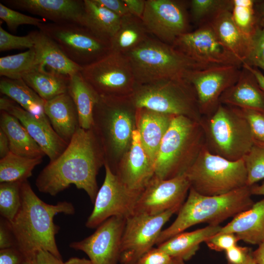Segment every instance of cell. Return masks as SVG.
<instances>
[{"mask_svg": "<svg viewBox=\"0 0 264 264\" xmlns=\"http://www.w3.org/2000/svg\"><path fill=\"white\" fill-rule=\"evenodd\" d=\"M104 164L103 151L93 129L79 128L64 151L42 170L35 184L40 192L51 196L74 184L84 190L93 203L99 190L97 176Z\"/></svg>", "mask_w": 264, "mask_h": 264, "instance_id": "cell-1", "label": "cell"}, {"mask_svg": "<svg viewBox=\"0 0 264 264\" xmlns=\"http://www.w3.org/2000/svg\"><path fill=\"white\" fill-rule=\"evenodd\" d=\"M75 208L71 202L60 201L49 204L40 198L27 180L21 187V204L13 220L9 222L16 247L25 260L31 262L40 250L47 251L57 258L62 257L55 236L60 227L53 220L60 213L72 215Z\"/></svg>", "mask_w": 264, "mask_h": 264, "instance_id": "cell-2", "label": "cell"}, {"mask_svg": "<svg viewBox=\"0 0 264 264\" xmlns=\"http://www.w3.org/2000/svg\"><path fill=\"white\" fill-rule=\"evenodd\" d=\"M137 110L129 96H99L94 107L92 129L102 147L104 165L114 173L131 146Z\"/></svg>", "mask_w": 264, "mask_h": 264, "instance_id": "cell-3", "label": "cell"}, {"mask_svg": "<svg viewBox=\"0 0 264 264\" xmlns=\"http://www.w3.org/2000/svg\"><path fill=\"white\" fill-rule=\"evenodd\" d=\"M252 195L250 186H248L215 196L202 195L190 187L177 217L161 231L156 244L158 245L197 224L220 225L228 218L250 209L254 203Z\"/></svg>", "mask_w": 264, "mask_h": 264, "instance_id": "cell-4", "label": "cell"}, {"mask_svg": "<svg viewBox=\"0 0 264 264\" xmlns=\"http://www.w3.org/2000/svg\"><path fill=\"white\" fill-rule=\"evenodd\" d=\"M204 145V132L199 122L175 116L160 145L154 176L169 179L185 174Z\"/></svg>", "mask_w": 264, "mask_h": 264, "instance_id": "cell-5", "label": "cell"}, {"mask_svg": "<svg viewBox=\"0 0 264 264\" xmlns=\"http://www.w3.org/2000/svg\"><path fill=\"white\" fill-rule=\"evenodd\" d=\"M200 123L206 149L226 159L243 158L254 143L248 122L240 108L220 104L212 114L202 116Z\"/></svg>", "mask_w": 264, "mask_h": 264, "instance_id": "cell-6", "label": "cell"}, {"mask_svg": "<svg viewBox=\"0 0 264 264\" xmlns=\"http://www.w3.org/2000/svg\"><path fill=\"white\" fill-rule=\"evenodd\" d=\"M125 55L137 85L164 79L184 78L190 71L205 68L172 45L149 37Z\"/></svg>", "mask_w": 264, "mask_h": 264, "instance_id": "cell-7", "label": "cell"}, {"mask_svg": "<svg viewBox=\"0 0 264 264\" xmlns=\"http://www.w3.org/2000/svg\"><path fill=\"white\" fill-rule=\"evenodd\" d=\"M129 97L138 109L184 116L199 122L202 118L195 89L184 78L137 85Z\"/></svg>", "mask_w": 264, "mask_h": 264, "instance_id": "cell-8", "label": "cell"}, {"mask_svg": "<svg viewBox=\"0 0 264 264\" xmlns=\"http://www.w3.org/2000/svg\"><path fill=\"white\" fill-rule=\"evenodd\" d=\"M185 175L191 187L204 196H220L247 186L243 158L226 159L211 153L205 145Z\"/></svg>", "mask_w": 264, "mask_h": 264, "instance_id": "cell-9", "label": "cell"}, {"mask_svg": "<svg viewBox=\"0 0 264 264\" xmlns=\"http://www.w3.org/2000/svg\"><path fill=\"white\" fill-rule=\"evenodd\" d=\"M39 30L51 38L73 63L83 67L110 52V42L76 23L43 22Z\"/></svg>", "mask_w": 264, "mask_h": 264, "instance_id": "cell-10", "label": "cell"}, {"mask_svg": "<svg viewBox=\"0 0 264 264\" xmlns=\"http://www.w3.org/2000/svg\"><path fill=\"white\" fill-rule=\"evenodd\" d=\"M80 72L99 96L129 97L137 86L128 57L112 51L83 67Z\"/></svg>", "mask_w": 264, "mask_h": 264, "instance_id": "cell-11", "label": "cell"}, {"mask_svg": "<svg viewBox=\"0 0 264 264\" xmlns=\"http://www.w3.org/2000/svg\"><path fill=\"white\" fill-rule=\"evenodd\" d=\"M104 167L105 179L86 223L88 228H96L112 217L127 219L132 215L142 192L129 188L107 165L105 164Z\"/></svg>", "mask_w": 264, "mask_h": 264, "instance_id": "cell-12", "label": "cell"}, {"mask_svg": "<svg viewBox=\"0 0 264 264\" xmlns=\"http://www.w3.org/2000/svg\"><path fill=\"white\" fill-rule=\"evenodd\" d=\"M179 209H173L155 215L133 214L126 219L120 248L121 264H134L153 248L163 226Z\"/></svg>", "mask_w": 264, "mask_h": 264, "instance_id": "cell-13", "label": "cell"}, {"mask_svg": "<svg viewBox=\"0 0 264 264\" xmlns=\"http://www.w3.org/2000/svg\"><path fill=\"white\" fill-rule=\"evenodd\" d=\"M189 2L180 0H146L142 20L150 34L172 45L180 35L189 32Z\"/></svg>", "mask_w": 264, "mask_h": 264, "instance_id": "cell-14", "label": "cell"}, {"mask_svg": "<svg viewBox=\"0 0 264 264\" xmlns=\"http://www.w3.org/2000/svg\"><path fill=\"white\" fill-rule=\"evenodd\" d=\"M242 66L225 65L190 71L185 79L194 87L202 116L212 114L222 93L238 80Z\"/></svg>", "mask_w": 264, "mask_h": 264, "instance_id": "cell-15", "label": "cell"}, {"mask_svg": "<svg viewBox=\"0 0 264 264\" xmlns=\"http://www.w3.org/2000/svg\"><path fill=\"white\" fill-rule=\"evenodd\" d=\"M172 45L197 63L206 67L242 63L219 41L209 24L179 36Z\"/></svg>", "mask_w": 264, "mask_h": 264, "instance_id": "cell-16", "label": "cell"}, {"mask_svg": "<svg viewBox=\"0 0 264 264\" xmlns=\"http://www.w3.org/2000/svg\"><path fill=\"white\" fill-rule=\"evenodd\" d=\"M190 187L185 174L169 179L154 176L142 191L134 214L155 215L171 209H180Z\"/></svg>", "mask_w": 264, "mask_h": 264, "instance_id": "cell-17", "label": "cell"}, {"mask_svg": "<svg viewBox=\"0 0 264 264\" xmlns=\"http://www.w3.org/2000/svg\"><path fill=\"white\" fill-rule=\"evenodd\" d=\"M126 220L123 217H111L99 225L91 235L72 242L69 246L86 253L92 264H118Z\"/></svg>", "mask_w": 264, "mask_h": 264, "instance_id": "cell-18", "label": "cell"}, {"mask_svg": "<svg viewBox=\"0 0 264 264\" xmlns=\"http://www.w3.org/2000/svg\"><path fill=\"white\" fill-rule=\"evenodd\" d=\"M0 109L20 121L48 157L49 162L56 159L67 147L68 144L59 136L49 121L37 118L8 97H0Z\"/></svg>", "mask_w": 264, "mask_h": 264, "instance_id": "cell-19", "label": "cell"}, {"mask_svg": "<svg viewBox=\"0 0 264 264\" xmlns=\"http://www.w3.org/2000/svg\"><path fill=\"white\" fill-rule=\"evenodd\" d=\"M115 174L129 188L142 192L154 174V165L142 144L136 129L128 151L119 162Z\"/></svg>", "mask_w": 264, "mask_h": 264, "instance_id": "cell-20", "label": "cell"}, {"mask_svg": "<svg viewBox=\"0 0 264 264\" xmlns=\"http://www.w3.org/2000/svg\"><path fill=\"white\" fill-rule=\"evenodd\" d=\"M7 5L38 15L54 23L83 24L84 0H6Z\"/></svg>", "mask_w": 264, "mask_h": 264, "instance_id": "cell-21", "label": "cell"}, {"mask_svg": "<svg viewBox=\"0 0 264 264\" xmlns=\"http://www.w3.org/2000/svg\"><path fill=\"white\" fill-rule=\"evenodd\" d=\"M220 102L264 112V89L248 67L242 65L238 80L222 93Z\"/></svg>", "mask_w": 264, "mask_h": 264, "instance_id": "cell-22", "label": "cell"}, {"mask_svg": "<svg viewBox=\"0 0 264 264\" xmlns=\"http://www.w3.org/2000/svg\"><path fill=\"white\" fill-rule=\"evenodd\" d=\"M175 116L137 108L136 129L143 147L154 165L162 140Z\"/></svg>", "mask_w": 264, "mask_h": 264, "instance_id": "cell-23", "label": "cell"}, {"mask_svg": "<svg viewBox=\"0 0 264 264\" xmlns=\"http://www.w3.org/2000/svg\"><path fill=\"white\" fill-rule=\"evenodd\" d=\"M44 111L54 131L68 144L80 128L77 110L69 94L45 101Z\"/></svg>", "mask_w": 264, "mask_h": 264, "instance_id": "cell-24", "label": "cell"}, {"mask_svg": "<svg viewBox=\"0 0 264 264\" xmlns=\"http://www.w3.org/2000/svg\"><path fill=\"white\" fill-rule=\"evenodd\" d=\"M218 233H233L240 241L259 245L264 242V198L238 214Z\"/></svg>", "mask_w": 264, "mask_h": 264, "instance_id": "cell-25", "label": "cell"}, {"mask_svg": "<svg viewBox=\"0 0 264 264\" xmlns=\"http://www.w3.org/2000/svg\"><path fill=\"white\" fill-rule=\"evenodd\" d=\"M29 33L34 43L37 65L70 77L82 70V67L71 61L58 45L42 31H33Z\"/></svg>", "mask_w": 264, "mask_h": 264, "instance_id": "cell-26", "label": "cell"}, {"mask_svg": "<svg viewBox=\"0 0 264 264\" xmlns=\"http://www.w3.org/2000/svg\"><path fill=\"white\" fill-rule=\"evenodd\" d=\"M220 225H208L196 230L181 232L157 245V247L173 258L187 261L194 256L200 244L219 233Z\"/></svg>", "mask_w": 264, "mask_h": 264, "instance_id": "cell-27", "label": "cell"}, {"mask_svg": "<svg viewBox=\"0 0 264 264\" xmlns=\"http://www.w3.org/2000/svg\"><path fill=\"white\" fill-rule=\"evenodd\" d=\"M0 129L7 135L12 153L31 158L45 155L20 121L4 110H0Z\"/></svg>", "mask_w": 264, "mask_h": 264, "instance_id": "cell-28", "label": "cell"}, {"mask_svg": "<svg viewBox=\"0 0 264 264\" xmlns=\"http://www.w3.org/2000/svg\"><path fill=\"white\" fill-rule=\"evenodd\" d=\"M70 77L36 65L22 79L45 101L68 92Z\"/></svg>", "mask_w": 264, "mask_h": 264, "instance_id": "cell-29", "label": "cell"}, {"mask_svg": "<svg viewBox=\"0 0 264 264\" xmlns=\"http://www.w3.org/2000/svg\"><path fill=\"white\" fill-rule=\"evenodd\" d=\"M220 42L243 63L245 60L249 39L246 38L235 24L231 10L220 13L208 23Z\"/></svg>", "mask_w": 264, "mask_h": 264, "instance_id": "cell-30", "label": "cell"}, {"mask_svg": "<svg viewBox=\"0 0 264 264\" xmlns=\"http://www.w3.org/2000/svg\"><path fill=\"white\" fill-rule=\"evenodd\" d=\"M0 91L37 118L49 121L44 111L45 101L23 79H11L2 77L0 80Z\"/></svg>", "mask_w": 264, "mask_h": 264, "instance_id": "cell-31", "label": "cell"}, {"mask_svg": "<svg viewBox=\"0 0 264 264\" xmlns=\"http://www.w3.org/2000/svg\"><path fill=\"white\" fill-rule=\"evenodd\" d=\"M84 2L83 25L98 37L110 42L120 26L121 17L95 0H84Z\"/></svg>", "mask_w": 264, "mask_h": 264, "instance_id": "cell-32", "label": "cell"}, {"mask_svg": "<svg viewBox=\"0 0 264 264\" xmlns=\"http://www.w3.org/2000/svg\"><path fill=\"white\" fill-rule=\"evenodd\" d=\"M149 34L142 19L131 14L122 17L110 41V51L126 55L148 39Z\"/></svg>", "mask_w": 264, "mask_h": 264, "instance_id": "cell-33", "label": "cell"}, {"mask_svg": "<svg viewBox=\"0 0 264 264\" xmlns=\"http://www.w3.org/2000/svg\"><path fill=\"white\" fill-rule=\"evenodd\" d=\"M80 72L70 77L68 93L76 107L80 128L89 130L93 126L94 108L99 96L86 82Z\"/></svg>", "mask_w": 264, "mask_h": 264, "instance_id": "cell-34", "label": "cell"}, {"mask_svg": "<svg viewBox=\"0 0 264 264\" xmlns=\"http://www.w3.org/2000/svg\"><path fill=\"white\" fill-rule=\"evenodd\" d=\"M42 159L23 157L10 152L0 159V183L27 180L32 175L35 167L42 163Z\"/></svg>", "mask_w": 264, "mask_h": 264, "instance_id": "cell-35", "label": "cell"}, {"mask_svg": "<svg viewBox=\"0 0 264 264\" xmlns=\"http://www.w3.org/2000/svg\"><path fill=\"white\" fill-rule=\"evenodd\" d=\"M34 48L0 58V75L11 79H20L36 65Z\"/></svg>", "mask_w": 264, "mask_h": 264, "instance_id": "cell-36", "label": "cell"}, {"mask_svg": "<svg viewBox=\"0 0 264 264\" xmlns=\"http://www.w3.org/2000/svg\"><path fill=\"white\" fill-rule=\"evenodd\" d=\"M232 19L242 33L249 39L260 26L256 0H232Z\"/></svg>", "mask_w": 264, "mask_h": 264, "instance_id": "cell-37", "label": "cell"}, {"mask_svg": "<svg viewBox=\"0 0 264 264\" xmlns=\"http://www.w3.org/2000/svg\"><path fill=\"white\" fill-rule=\"evenodd\" d=\"M190 15L198 27L209 23L220 13L232 10V0H191Z\"/></svg>", "mask_w": 264, "mask_h": 264, "instance_id": "cell-38", "label": "cell"}, {"mask_svg": "<svg viewBox=\"0 0 264 264\" xmlns=\"http://www.w3.org/2000/svg\"><path fill=\"white\" fill-rule=\"evenodd\" d=\"M23 182L0 183V214L9 222L13 220L21 206V187Z\"/></svg>", "mask_w": 264, "mask_h": 264, "instance_id": "cell-39", "label": "cell"}, {"mask_svg": "<svg viewBox=\"0 0 264 264\" xmlns=\"http://www.w3.org/2000/svg\"><path fill=\"white\" fill-rule=\"evenodd\" d=\"M243 158L247 170V186H251L264 178V142L254 140Z\"/></svg>", "mask_w": 264, "mask_h": 264, "instance_id": "cell-40", "label": "cell"}, {"mask_svg": "<svg viewBox=\"0 0 264 264\" xmlns=\"http://www.w3.org/2000/svg\"><path fill=\"white\" fill-rule=\"evenodd\" d=\"M242 65L264 71V29L260 26L249 38L246 55Z\"/></svg>", "mask_w": 264, "mask_h": 264, "instance_id": "cell-41", "label": "cell"}, {"mask_svg": "<svg viewBox=\"0 0 264 264\" xmlns=\"http://www.w3.org/2000/svg\"><path fill=\"white\" fill-rule=\"evenodd\" d=\"M0 18L6 24L8 28L15 32L23 24H29L39 27L46 21L22 14L0 2Z\"/></svg>", "mask_w": 264, "mask_h": 264, "instance_id": "cell-42", "label": "cell"}, {"mask_svg": "<svg viewBox=\"0 0 264 264\" xmlns=\"http://www.w3.org/2000/svg\"><path fill=\"white\" fill-rule=\"evenodd\" d=\"M33 46V41L29 33L26 36H16L8 33L0 26V51L24 48L29 49Z\"/></svg>", "mask_w": 264, "mask_h": 264, "instance_id": "cell-43", "label": "cell"}, {"mask_svg": "<svg viewBox=\"0 0 264 264\" xmlns=\"http://www.w3.org/2000/svg\"><path fill=\"white\" fill-rule=\"evenodd\" d=\"M241 109L248 122L254 140L264 142V112L252 110Z\"/></svg>", "mask_w": 264, "mask_h": 264, "instance_id": "cell-44", "label": "cell"}, {"mask_svg": "<svg viewBox=\"0 0 264 264\" xmlns=\"http://www.w3.org/2000/svg\"><path fill=\"white\" fill-rule=\"evenodd\" d=\"M240 241L233 233H217L207 239L204 242L208 247L216 251H226L237 245Z\"/></svg>", "mask_w": 264, "mask_h": 264, "instance_id": "cell-45", "label": "cell"}, {"mask_svg": "<svg viewBox=\"0 0 264 264\" xmlns=\"http://www.w3.org/2000/svg\"><path fill=\"white\" fill-rule=\"evenodd\" d=\"M173 259L157 247H153L141 256L134 264H171Z\"/></svg>", "mask_w": 264, "mask_h": 264, "instance_id": "cell-46", "label": "cell"}, {"mask_svg": "<svg viewBox=\"0 0 264 264\" xmlns=\"http://www.w3.org/2000/svg\"><path fill=\"white\" fill-rule=\"evenodd\" d=\"M252 251L248 247H232L225 251L227 264H245Z\"/></svg>", "mask_w": 264, "mask_h": 264, "instance_id": "cell-47", "label": "cell"}, {"mask_svg": "<svg viewBox=\"0 0 264 264\" xmlns=\"http://www.w3.org/2000/svg\"><path fill=\"white\" fill-rule=\"evenodd\" d=\"M15 247V241L9 222L3 218L0 221V249Z\"/></svg>", "mask_w": 264, "mask_h": 264, "instance_id": "cell-48", "label": "cell"}, {"mask_svg": "<svg viewBox=\"0 0 264 264\" xmlns=\"http://www.w3.org/2000/svg\"><path fill=\"white\" fill-rule=\"evenodd\" d=\"M25 261L15 247L0 250V264H22Z\"/></svg>", "mask_w": 264, "mask_h": 264, "instance_id": "cell-49", "label": "cell"}, {"mask_svg": "<svg viewBox=\"0 0 264 264\" xmlns=\"http://www.w3.org/2000/svg\"><path fill=\"white\" fill-rule=\"evenodd\" d=\"M95 1L120 17L131 14L123 0H95Z\"/></svg>", "mask_w": 264, "mask_h": 264, "instance_id": "cell-50", "label": "cell"}, {"mask_svg": "<svg viewBox=\"0 0 264 264\" xmlns=\"http://www.w3.org/2000/svg\"><path fill=\"white\" fill-rule=\"evenodd\" d=\"M32 264H65L62 259L57 258L50 252L39 250L31 261Z\"/></svg>", "mask_w": 264, "mask_h": 264, "instance_id": "cell-51", "label": "cell"}, {"mask_svg": "<svg viewBox=\"0 0 264 264\" xmlns=\"http://www.w3.org/2000/svg\"><path fill=\"white\" fill-rule=\"evenodd\" d=\"M130 13L142 19L144 12L146 0H123Z\"/></svg>", "mask_w": 264, "mask_h": 264, "instance_id": "cell-52", "label": "cell"}, {"mask_svg": "<svg viewBox=\"0 0 264 264\" xmlns=\"http://www.w3.org/2000/svg\"><path fill=\"white\" fill-rule=\"evenodd\" d=\"M10 152L9 142L4 132L0 129V158H2Z\"/></svg>", "mask_w": 264, "mask_h": 264, "instance_id": "cell-53", "label": "cell"}, {"mask_svg": "<svg viewBox=\"0 0 264 264\" xmlns=\"http://www.w3.org/2000/svg\"><path fill=\"white\" fill-rule=\"evenodd\" d=\"M252 255L256 264H264V242L255 250L252 251Z\"/></svg>", "mask_w": 264, "mask_h": 264, "instance_id": "cell-54", "label": "cell"}, {"mask_svg": "<svg viewBox=\"0 0 264 264\" xmlns=\"http://www.w3.org/2000/svg\"><path fill=\"white\" fill-rule=\"evenodd\" d=\"M255 7L259 25L264 29V0H256Z\"/></svg>", "mask_w": 264, "mask_h": 264, "instance_id": "cell-55", "label": "cell"}, {"mask_svg": "<svg viewBox=\"0 0 264 264\" xmlns=\"http://www.w3.org/2000/svg\"><path fill=\"white\" fill-rule=\"evenodd\" d=\"M256 77L260 85L264 89V75L258 69L246 65Z\"/></svg>", "mask_w": 264, "mask_h": 264, "instance_id": "cell-56", "label": "cell"}, {"mask_svg": "<svg viewBox=\"0 0 264 264\" xmlns=\"http://www.w3.org/2000/svg\"><path fill=\"white\" fill-rule=\"evenodd\" d=\"M65 264H92L89 259L84 258L72 257L65 262Z\"/></svg>", "mask_w": 264, "mask_h": 264, "instance_id": "cell-57", "label": "cell"}, {"mask_svg": "<svg viewBox=\"0 0 264 264\" xmlns=\"http://www.w3.org/2000/svg\"><path fill=\"white\" fill-rule=\"evenodd\" d=\"M250 190L252 195L264 196V182L261 185L255 184L251 186Z\"/></svg>", "mask_w": 264, "mask_h": 264, "instance_id": "cell-58", "label": "cell"}, {"mask_svg": "<svg viewBox=\"0 0 264 264\" xmlns=\"http://www.w3.org/2000/svg\"><path fill=\"white\" fill-rule=\"evenodd\" d=\"M171 264H185L184 261L178 258H173Z\"/></svg>", "mask_w": 264, "mask_h": 264, "instance_id": "cell-59", "label": "cell"}, {"mask_svg": "<svg viewBox=\"0 0 264 264\" xmlns=\"http://www.w3.org/2000/svg\"><path fill=\"white\" fill-rule=\"evenodd\" d=\"M245 264H256L253 258V257L252 255V252L249 255V256L248 257V259Z\"/></svg>", "mask_w": 264, "mask_h": 264, "instance_id": "cell-60", "label": "cell"}, {"mask_svg": "<svg viewBox=\"0 0 264 264\" xmlns=\"http://www.w3.org/2000/svg\"><path fill=\"white\" fill-rule=\"evenodd\" d=\"M22 264H32V263L30 261H24Z\"/></svg>", "mask_w": 264, "mask_h": 264, "instance_id": "cell-61", "label": "cell"}]
</instances>
